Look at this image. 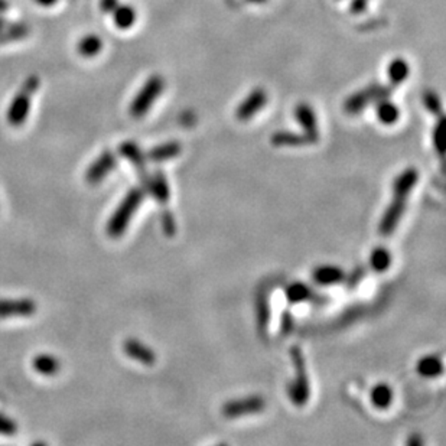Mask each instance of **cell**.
Wrapping results in <instances>:
<instances>
[{
	"label": "cell",
	"mask_w": 446,
	"mask_h": 446,
	"mask_svg": "<svg viewBox=\"0 0 446 446\" xmlns=\"http://www.w3.org/2000/svg\"><path fill=\"white\" fill-rule=\"evenodd\" d=\"M312 295V290L310 286H306L305 283H292L287 289H286V299L290 303H301L305 302L311 298Z\"/></svg>",
	"instance_id": "obj_27"
},
{
	"label": "cell",
	"mask_w": 446,
	"mask_h": 446,
	"mask_svg": "<svg viewBox=\"0 0 446 446\" xmlns=\"http://www.w3.org/2000/svg\"><path fill=\"white\" fill-rule=\"evenodd\" d=\"M290 358L295 368V378L289 384V397L295 406H305L311 397L310 377H307L303 354L299 347L290 348Z\"/></svg>",
	"instance_id": "obj_3"
},
{
	"label": "cell",
	"mask_w": 446,
	"mask_h": 446,
	"mask_svg": "<svg viewBox=\"0 0 446 446\" xmlns=\"http://www.w3.org/2000/svg\"><path fill=\"white\" fill-rule=\"evenodd\" d=\"M119 6V0H100V8L104 13H112Z\"/></svg>",
	"instance_id": "obj_36"
},
{
	"label": "cell",
	"mask_w": 446,
	"mask_h": 446,
	"mask_svg": "<svg viewBox=\"0 0 446 446\" xmlns=\"http://www.w3.org/2000/svg\"><path fill=\"white\" fill-rule=\"evenodd\" d=\"M125 352L126 356L132 360L139 361L145 365H152L156 361V356L152 348L142 344L139 340H134V338H129L125 343Z\"/></svg>",
	"instance_id": "obj_13"
},
{
	"label": "cell",
	"mask_w": 446,
	"mask_h": 446,
	"mask_svg": "<svg viewBox=\"0 0 446 446\" xmlns=\"http://www.w3.org/2000/svg\"><path fill=\"white\" fill-rule=\"evenodd\" d=\"M148 192L153 195V198L156 199V201H159L161 204H165L168 203V199L169 196H171V190H169V185H168V181L165 178V175L158 171L153 174L150 176V181H149V187H148Z\"/></svg>",
	"instance_id": "obj_17"
},
{
	"label": "cell",
	"mask_w": 446,
	"mask_h": 446,
	"mask_svg": "<svg viewBox=\"0 0 446 446\" xmlns=\"http://www.w3.org/2000/svg\"><path fill=\"white\" fill-rule=\"evenodd\" d=\"M442 372H443L442 361L435 356L423 357L418 363V373L423 377L434 378V377H438L439 374H442Z\"/></svg>",
	"instance_id": "obj_23"
},
{
	"label": "cell",
	"mask_w": 446,
	"mask_h": 446,
	"mask_svg": "<svg viewBox=\"0 0 446 446\" xmlns=\"http://www.w3.org/2000/svg\"><path fill=\"white\" fill-rule=\"evenodd\" d=\"M17 432H18V425L14 423L10 418L0 413V435L13 436Z\"/></svg>",
	"instance_id": "obj_31"
},
{
	"label": "cell",
	"mask_w": 446,
	"mask_h": 446,
	"mask_svg": "<svg viewBox=\"0 0 446 446\" xmlns=\"http://www.w3.org/2000/svg\"><path fill=\"white\" fill-rule=\"evenodd\" d=\"M344 278H345L344 270L336 266H321L315 269L312 273L314 282L321 286H334L336 283L343 282Z\"/></svg>",
	"instance_id": "obj_15"
},
{
	"label": "cell",
	"mask_w": 446,
	"mask_h": 446,
	"mask_svg": "<svg viewBox=\"0 0 446 446\" xmlns=\"http://www.w3.org/2000/svg\"><path fill=\"white\" fill-rule=\"evenodd\" d=\"M162 227H163V233L168 237H172L176 232V224H175V219L171 211H163L162 212Z\"/></svg>",
	"instance_id": "obj_32"
},
{
	"label": "cell",
	"mask_w": 446,
	"mask_h": 446,
	"mask_svg": "<svg viewBox=\"0 0 446 446\" xmlns=\"http://www.w3.org/2000/svg\"><path fill=\"white\" fill-rule=\"evenodd\" d=\"M423 443V439L418 435H412L409 439H407V445H412V446H420Z\"/></svg>",
	"instance_id": "obj_37"
},
{
	"label": "cell",
	"mask_w": 446,
	"mask_h": 446,
	"mask_svg": "<svg viewBox=\"0 0 446 446\" xmlns=\"http://www.w3.org/2000/svg\"><path fill=\"white\" fill-rule=\"evenodd\" d=\"M39 87V79L37 75L29 77L23 83L19 93L13 97L9 110H8V121L13 128L22 126L30 109V97L35 93Z\"/></svg>",
	"instance_id": "obj_5"
},
{
	"label": "cell",
	"mask_w": 446,
	"mask_h": 446,
	"mask_svg": "<svg viewBox=\"0 0 446 446\" xmlns=\"http://www.w3.org/2000/svg\"><path fill=\"white\" fill-rule=\"evenodd\" d=\"M376 114L383 125H394L400 117L398 107L390 101V99H384L376 103Z\"/></svg>",
	"instance_id": "obj_18"
},
{
	"label": "cell",
	"mask_w": 446,
	"mask_h": 446,
	"mask_svg": "<svg viewBox=\"0 0 446 446\" xmlns=\"http://www.w3.org/2000/svg\"><path fill=\"white\" fill-rule=\"evenodd\" d=\"M247 2H250V3H265L266 0H247Z\"/></svg>",
	"instance_id": "obj_40"
},
{
	"label": "cell",
	"mask_w": 446,
	"mask_h": 446,
	"mask_svg": "<svg viewBox=\"0 0 446 446\" xmlns=\"http://www.w3.org/2000/svg\"><path fill=\"white\" fill-rule=\"evenodd\" d=\"M145 194L146 191L142 187L132 188L128 192V195L123 198V201L120 203V205L110 217L109 223H107V234L113 239H117L121 234H125L133 214L139 210L141 204L143 203Z\"/></svg>",
	"instance_id": "obj_2"
},
{
	"label": "cell",
	"mask_w": 446,
	"mask_h": 446,
	"mask_svg": "<svg viewBox=\"0 0 446 446\" xmlns=\"http://www.w3.org/2000/svg\"><path fill=\"white\" fill-rule=\"evenodd\" d=\"M119 152H120V155L125 159H128L134 166L136 171L139 172L141 181H142V188L145 191H148L150 176L148 175V171H146V155L143 153V150L139 148V145H136L134 142H125L120 145Z\"/></svg>",
	"instance_id": "obj_9"
},
{
	"label": "cell",
	"mask_w": 446,
	"mask_h": 446,
	"mask_svg": "<svg viewBox=\"0 0 446 446\" xmlns=\"http://www.w3.org/2000/svg\"><path fill=\"white\" fill-rule=\"evenodd\" d=\"M8 9V3L5 0H0V12H5Z\"/></svg>",
	"instance_id": "obj_39"
},
{
	"label": "cell",
	"mask_w": 446,
	"mask_h": 446,
	"mask_svg": "<svg viewBox=\"0 0 446 446\" xmlns=\"http://www.w3.org/2000/svg\"><path fill=\"white\" fill-rule=\"evenodd\" d=\"M35 372L43 376H55L61 370V363L57 357L48 356V354H41L34 358L32 363Z\"/></svg>",
	"instance_id": "obj_20"
},
{
	"label": "cell",
	"mask_w": 446,
	"mask_h": 446,
	"mask_svg": "<svg viewBox=\"0 0 446 446\" xmlns=\"http://www.w3.org/2000/svg\"><path fill=\"white\" fill-rule=\"evenodd\" d=\"M37 303L32 299H0V318L32 316Z\"/></svg>",
	"instance_id": "obj_11"
},
{
	"label": "cell",
	"mask_w": 446,
	"mask_h": 446,
	"mask_svg": "<svg viewBox=\"0 0 446 446\" xmlns=\"http://www.w3.org/2000/svg\"><path fill=\"white\" fill-rule=\"evenodd\" d=\"M295 119L299 121V125L302 126L305 133L319 137L316 116H315V112H314V109L310 104H306V103L298 104L295 107Z\"/></svg>",
	"instance_id": "obj_14"
},
{
	"label": "cell",
	"mask_w": 446,
	"mask_h": 446,
	"mask_svg": "<svg viewBox=\"0 0 446 446\" xmlns=\"http://www.w3.org/2000/svg\"><path fill=\"white\" fill-rule=\"evenodd\" d=\"M3 28H5V22L2 18H0V30H3Z\"/></svg>",
	"instance_id": "obj_41"
},
{
	"label": "cell",
	"mask_w": 446,
	"mask_h": 446,
	"mask_svg": "<svg viewBox=\"0 0 446 446\" xmlns=\"http://www.w3.org/2000/svg\"><path fill=\"white\" fill-rule=\"evenodd\" d=\"M410 74V67L407 61L403 58H394L387 67V77L392 85H398L407 80Z\"/></svg>",
	"instance_id": "obj_19"
},
{
	"label": "cell",
	"mask_w": 446,
	"mask_h": 446,
	"mask_svg": "<svg viewBox=\"0 0 446 446\" xmlns=\"http://www.w3.org/2000/svg\"><path fill=\"white\" fill-rule=\"evenodd\" d=\"M37 2L42 6H52L54 3L58 2V0H37Z\"/></svg>",
	"instance_id": "obj_38"
},
{
	"label": "cell",
	"mask_w": 446,
	"mask_h": 446,
	"mask_svg": "<svg viewBox=\"0 0 446 446\" xmlns=\"http://www.w3.org/2000/svg\"><path fill=\"white\" fill-rule=\"evenodd\" d=\"M256 314H257V327H259V331L260 332H266V328L269 325V319H270V310H269L267 296L265 294H260L257 296Z\"/></svg>",
	"instance_id": "obj_26"
},
{
	"label": "cell",
	"mask_w": 446,
	"mask_h": 446,
	"mask_svg": "<svg viewBox=\"0 0 446 446\" xmlns=\"http://www.w3.org/2000/svg\"><path fill=\"white\" fill-rule=\"evenodd\" d=\"M29 32V29L26 25L23 23H18V25H13L6 30H0V42L3 41H9V39H21L25 38Z\"/></svg>",
	"instance_id": "obj_28"
},
{
	"label": "cell",
	"mask_w": 446,
	"mask_h": 446,
	"mask_svg": "<svg viewBox=\"0 0 446 446\" xmlns=\"http://www.w3.org/2000/svg\"><path fill=\"white\" fill-rule=\"evenodd\" d=\"M165 88V81L161 75H152L150 79L143 84L139 93L136 94L133 101L130 103L129 113L134 119L143 117L156 101V99L162 94Z\"/></svg>",
	"instance_id": "obj_6"
},
{
	"label": "cell",
	"mask_w": 446,
	"mask_h": 446,
	"mask_svg": "<svg viewBox=\"0 0 446 446\" xmlns=\"http://www.w3.org/2000/svg\"><path fill=\"white\" fill-rule=\"evenodd\" d=\"M434 145H435L439 155L442 156L443 150H445V121H443V119L439 120V123L434 130Z\"/></svg>",
	"instance_id": "obj_30"
},
{
	"label": "cell",
	"mask_w": 446,
	"mask_h": 446,
	"mask_svg": "<svg viewBox=\"0 0 446 446\" xmlns=\"http://www.w3.org/2000/svg\"><path fill=\"white\" fill-rule=\"evenodd\" d=\"M79 52L84 58H93L103 50V41L97 35H85L79 42Z\"/></svg>",
	"instance_id": "obj_24"
},
{
	"label": "cell",
	"mask_w": 446,
	"mask_h": 446,
	"mask_svg": "<svg viewBox=\"0 0 446 446\" xmlns=\"http://www.w3.org/2000/svg\"><path fill=\"white\" fill-rule=\"evenodd\" d=\"M181 150H182V146L178 142H166L159 146L152 148L148 152L146 159H149L153 163H162L169 159L176 158L181 153Z\"/></svg>",
	"instance_id": "obj_16"
},
{
	"label": "cell",
	"mask_w": 446,
	"mask_h": 446,
	"mask_svg": "<svg viewBox=\"0 0 446 446\" xmlns=\"http://www.w3.org/2000/svg\"><path fill=\"white\" fill-rule=\"evenodd\" d=\"M368 2H370V0H351V3H349V12L354 13V14H360L363 13L367 6H368Z\"/></svg>",
	"instance_id": "obj_34"
},
{
	"label": "cell",
	"mask_w": 446,
	"mask_h": 446,
	"mask_svg": "<svg viewBox=\"0 0 446 446\" xmlns=\"http://www.w3.org/2000/svg\"><path fill=\"white\" fill-rule=\"evenodd\" d=\"M372 403L377 409H387L393 402V390L389 384L380 383L372 390Z\"/></svg>",
	"instance_id": "obj_22"
},
{
	"label": "cell",
	"mask_w": 446,
	"mask_h": 446,
	"mask_svg": "<svg viewBox=\"0 0 446 446\" xmlns=\"http://www.w3.org/2000/svg\"><path fill=\"white\" fill-rule=\"evenodd\" d=\"M292 328H294V318H292L290 312L285 311V312L282 314V321H281V330H282V334L287 335V334L292 331Z\"/></svg>",
	"instance_id": "obj_33"
},
{
	"label": "cell",
	"mask_w": 446,
	"mask_h": 446,
	"mask_svg": "<svg viewBox=\"0 0 446 446\" xmlns=\"http://www.w3.org/2000/svg\"><path fill=\"white\" fill-rule=\"evenodd\" d=\"M272 143L274 146H303L316 143L319 137L307 134V133H295V132H276L272 136Z\"/></svg>",
	"instance_id": "obj_12"
},
{
	"label": "cell",
	"mask_w": 446,
	"mask_h": 446,
	"mask_svg": "<svg viewBox=\"0 0 446 446\" xmlns=\"http://www.w3.org/2000/svg\"><path fill=\"white\" fill-rule=\"evenodd\" d=\"M393 94V85H383V84H370L365 88H361L357 93L351 94L345 103L344 110L348 114H360L365 107L370 104H376L380 100L390 99Z\"/></svg>",
	"instance_id": "obj_4"
},
{
	"label": "cell",
	"mask_w": 446,
	"mask_h": 446,
	"mask_svg": "<svg viewBox=\"0 0 446 446\" xmlns=\"http://www.w3.org/2000/svg\"><path fill=\"white\" fill-rule=\"evenodd\" d=\"M112 13H113L114 25L123 30L132 28L136 22L137 13L134 8H132L130 5H119Z\"/></svg>",
	"instance_id": "obj_21"
},
{
	"label": "cell",
	"mask_w": 446,
	"mask_h": 446,
	"mask_svg": "<svg viewBox=\"0 0 446 446\" xmlns=\"http://www.w3.org/2000/svg\"><path fill=\"white\" fill-rule=\"evenodd\" d=\"M423 103L426 105V109L432 113L434 116H440L442 114V104L439 96L435 93V91H426L423 96Z\"/></svg>",
	"instance_id": "obj_29"
},
{
	"label": "cell",
	"mask_w": 446,
	"mask_h": 446,
	"mask_svg": "<svg viewBox=\"0 0 446 446\" xmlns=\"http://www.w3.org/2000/svg\"><path fill=\"white\" fill-rule=\"evenodd\" d=\"M265 407H266V402L263 397L250 396V397L233 400V402L225 403L221 412H223V416L228 419H236V418L249 416V414L260 413Z\"/></svg>",
	"instance_id": "obj_7"
},
{
	"label": "cell",
	"mask_w": 446,
	"mask_h": 446,
	"mask_svg": "<svg viewBox=\"0 0 446 446\" xmlns=\"http://www.w3.org/2000/svg\"><path fill=\"white\" fill-rule=\"evenodd\" d=\"M392 265V254L387 249L384 247H377L373 250L370 256V266L374 272L383 273L386 272Z\"/></svg>",
	"instance_id": "obj_25"
},
{
	"label": "cell",
	"mask_w": 446,
	"mask_h": 446,
	"mask_svg": "<svg viewBox=\"0 0 446 446\" xmlns=\"http://www.w3.org/2000/svg\"><path fill=\"white\" fill-rule=\"evenodd\" d=\"M267 104V93L265 88H254L236 109V117L241 121L250 120Z\"/></svg>",
	"instance_id": "obj_10"
},
{
	"label": "cell",
	"mask_w": 446,
	"mask_h": 446,
	"mask_svg": "<svg viewBox=\"0 0 446 446\" xmlns=\"http://www.w3.org/2000/svg\"><path fill=\"white\" fill-rule=\"evenodd\" d=\"M363 278H364V270L361 267H358L356 272H352V274L349 276V279H348V289L356 287Z\"/></svg>",
	"instance_id": "obj_35"
},
{
	"label": "cell",
	"mask_w": 446,
	"mask_h": 446,
	"mask_svg": "<svg viewBox=\"0 0 446 446\" xmlns=\"http://www.w3.org/2000/svg\"><path fill=\"white\" fill-rule=\"evenodd\" d=\"M117 166V158L113 152L104 150L101 155L91 163L85 172V181L91 185H97L107 175L114 171Z\"/></svg>",
	"instance_id": "obj_8"
},
{
	"label": "cell",
	"mask_w": 446,
	"mask_h": 446,
	"mask_svg": "<svg viewBox=\"0 0 446 446\" xmlns=\"http://www.w3.org/2000/svg\"><path fill=\"white\" fill-rule=\"evenodd\" d=\"M418 179H419V174L414 168H407L406 171H403L396 178L393 185L392 204L387 207L386 212H384L383 219L380 221V227H378L380 234L390 236L394 232L398 221L402 220V215L406 210L407 198L413 191V188L416 187Z\"/></svg>",
	"instance_id": "obj_1"
}]
</instances>
